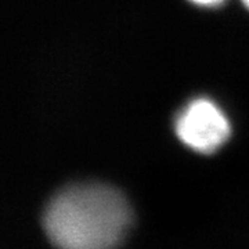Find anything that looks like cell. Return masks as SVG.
<instances>
[{"mask_svg": "<svg viewBox=\"0 0 249 249\" xmlns=\"http://www.w3.org/2000/svg\"><path fill=\"white\" fill-rule=\"evenodd\" d=\"M133 224V209L115 187L75 183L46 205L42 227L55 249H118Z\"/></svg>", "mask_w": 249, "mask_h": 249, "instance_id": "6da1fadb", "label": "cell"}, {"mask_svg": "<svg viewBox=\"0 0 249 249\" xmlns=\"http://www.w3.org/2000/svg\"><path fill=\"white\" fill-rule=\"evenodd\" d=\"M178 140L193 151L213 154L231 134L230 121L223 109L209 98L191 100L175 119Z\"/></svg>", "mask_w": 249, "mask_h": 249, "instance_id": "7a4b0ae2", "label": "cell"}, {"mask_svg": "<svg viewBox=\"0 0 249 249\" xmlns=\"http://www.w3.org/2000/svg\"><path fill=\"white\" fill-rule=\"evenodd\" d=\"M188 1L194 3L196 6H199V7H209V9H213V7L222 6L226 0H188Z\"/></svg>", "mask_w": 249, "mask_h": 249, "instance_id": "3957f363", "label": "cell"}, {"mask_svg": "<svg viewBox=\"0 0 249 249\" xmlns=\"http://www.w3.org/2000/svg\"><path fill=\"white\" fill-rule=\"evenodd\" d=\"M242 3H244V4L247 6V9L249 10V0H242Z\"/></svg>", "mask_w": 249, "mask_h": 249, "instance_id": "277c9868", "label": "cell"}]
</instances>
